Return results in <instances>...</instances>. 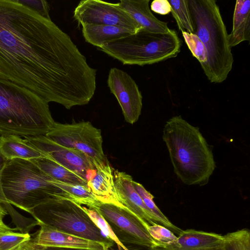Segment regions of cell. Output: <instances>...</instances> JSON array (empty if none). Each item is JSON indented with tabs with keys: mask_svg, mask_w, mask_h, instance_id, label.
Segmentation results:
<instances>
[{
	"mask_svg": "<svg viewBox=\"0 0 250 250\" xmlns=\"http://www.w3.org/2000/svg\"><path fill=\"white\" fill-rule=\"evenodd\" d=\"M28 250H89L85 249H73V248H57V247H51V248H39L34 247L31 242H30Z\"/></svg>",
	"mask_w": 250,
	"mask_h": 250,
	"instance_id": "836d02e7",
	"label": "cell"
},
{
	"mask_svg": "<svg viewBox=\"0 0 250 250\" xmlns=\"http://www.w3.org/2000/svg\"><path fill=\"white\" fill-rule=\"evenodd\" d=\"M31 215L39 225L99 242L108 247L114 245V243L104 235L82 206L70 199H62L41 205L33 210Z\"/></svg>",
	"mask_w": 250,
	"mask_h": 250,
	"instance_id": "52a82bcc",
	"label": "cell"
},
{
	"mask_svg": "<svg viewBox=\"0 0 250 250\" xmlns=\"http://www.w3.org/2000/svg\"><path fill=\"white\" fill-rule=\"evenodd\" d=\"M0 153L7 160L14 159L31 160L47 157L24 139L13 135L0 136Z\"/></svg>",
	"mask_w": 250,
	"mask_h": 250,
	"instance_id": "d6986e66",
	"label": "cell"
},
{
	"mask_svg": "<svg viewBox=\"0 0 250 250\" xmlns=\"http://www.w3.org/2000/svg\"><path fill=\"white\" fill-rule=\"evenodd\" d=\"M223 241L221 234L187 229L181 231L174 245L161 248L165 250H209L221 247Z\"/></svg>",
	"mask_w": 250,
	"mask_h": 250,
	"instance_id": "2e32d148",
	"label": "cell"
},
{
	"mask_svg": "<svg viewBox=\"0 0 250 250\" xmlns=\"http://www.w3.org/2000/svg\"><path fill=\"white\" fill-rule=\"evenodd\" d=\"M185 42L192 55L202 66L207 61V52L201 40L193 33L182 32Z\"/></svg>",
	"mask_w": 250,
	"mask_h": 250,
	"instance_id": "f1b7e54d",
	"label": "cell"
},
{
	"mask_svg": "<svg viewBox=\"0 0 250 250\" xmlns=\"http://www.w3.org/2000/svg\"><path fill=\"white\" fill-rule=\"evenodd\" d=\"M171 13L182 32L193 33L194 26L188 0H168Z\"/></svg>",
	"mask_w": 250,
	"mask_h": 250,
	"instance_id": "cb8c5ba5",
	"label": "cell"
},
{
	"mask_svg": "<svg viewBox=\"0 0 250 250\" xmlns=\"http://www.w3.org/2000/svg\"><path fill=\"white\" fill-rule=\"evenodd\" d=\"M95 208L107 222L123 244L125 243L149 249L158 247L145 225L125 208L111 204L100 203Z\"/></svg>",
	"mask_w": 250,
	"mask_h": 250,
	"instance_id": "9c48e42d",
	"label": "cell"
},
{
	"mask_svg": "<svg viewBox=\"0 0 250 250\" xmlns=\"http://www.w3.org/2000/svg\"><path fill=\"white\" fill-rule=\"evenodd\" d=\"M94 165L96 173L93 178L87 182L89 189L101 203L113 204L127 210L120 201L117 194L113 168L108 160L104 163L95 164Z\"/></svg>",
	"mask_w": 250,
	"mask_h": 250,
	"instance_id": "9a60e30c",
	"label": "cell"
},
{
	"mask_svg": "<svg viewBox=\"0 0 250 250\" xmlns=\"http://www.w3.org/2000/svg\"><path fill=\"white\" fill-rule=\"evenodd\" d=\"M250 41V0H237L233 17L232 30L228 34L229 47Z\"/></svg>",
	"mask_w": 250,
	"mask_h": 250,
	"instance_id": "ffe728a7",
	"label": "cell"
},
{
	"mask_svg": "<svg viewBox=\"0 0 250 250\" xmlns=\"http://www.w3.org/2000/svg\"><path fill=\"white\" fill-rule=\"evenodd\" d=\"M188 1L193 34L201 40L207 52V61L201 67L210 82L221 83L231 70L234 59L219 7L214 0Z\"/></svg>",
	"mask_w": 250,
	"mask_h": 250,
	"instance_id": "277c9868",
	"label": "cell"
},
{
	"mask_svg": "<svg viewBox=\"0 0 250 250\" xmlns=\"http://www.w3.org/2000/svg\"><path fill=\"white\" fill-rule=\"evenodd\" d=\"M182 44V40L173 29L159 33L142 29L98 49L123 64L144 66L177 57Z\"/></svg>",
	"mask_w": 250,
	"mask_h": 250,
	"instance_id": "8992f818",
	"label": "cell"
},
{
	"mask_svg": "<svg viewBox=\"0 0 250 250\" xmlns=\"http://www.w3.org/2000/svg\"><path fill=\"white\" fill-rule=\"evenodd\" d=\"M107 83L121 107L125 121L130 124L136 123L143 106V97L136 83L128 73L116 67L110 69Z\"/></svg>",
	"mask_w": 250,
	"mask_h": 250,
	"instance_id": "7c38bea8",
	"label": "cell"
},
{
	"mask_svg": "<svg viewBox=\"0 0 250 250\" xmlns=\"http://www.w3.org/2000/svg\"><path fill=\"white\" fill-rule=\"evenodd\" d=\"M82 208L104 235L123 250H129L118 239L109 224L95 208L83 206Z\"/></svg>",
	"mask_w": 250,
	"mask_h": 250,
	"instance_id": "484cf974",
	"label": "cell"
},
{
	"mask_svg": "<svg viewBox=\"0 0 250 250\" xmlns=\"http://www.w3.org/2000/svg\"><path fill=\"white\" fill-rule=\"evenodd\" d=\"M151 250H165L161 247H155L150 249Z\"/></svg>",
	"mask_w": 250,
	"mask_h": 250,
	"instance_id": "d590c367",
	"label": "cell"
},
{
	"mask_svg": "<svg viewBox=\"0 0 250 250\" xmlns=\"http://www.w3.org/2000/svg\"><path fill=\"white\" fill-rule=\"evenodd\" d=\"M73 18L79 25L102 24L125 28L135 32L143 29L120 5L100 0H83L74 11Z\"/></svg>",
	"mask_w": 250,
	"mask_h": 250,
	"instance_id": "30bf717a",
	"label": "cell"
},
{
	"mask_svg": "<svg viewBox=\"0 0 250 250\" xmlns=\"http://www.w3.org/2000/svg\"><path fill=\"white\" fill-rule=\"evenodd\" d=\"M163 139L167 148L175 173L187 185L205 186L215 168L211 149L198 127L181 116L165 124Z\"/></svg>",
	"mask_w": 250,
	"mask_h": 250,
	"instance_id": "7a4b0ae2",
	"label": "cell"
},
{
	"mask_svg": "<svg viewBox=\"0 0 250 250\" xmlns=\"http://www.w3.org/2000/svg\"><path fill=\"white\" fill-rule=\"evenodd\" d=\"M132 184L144 204L151 212L157 223L166 227L178 235L182 229L173 224L163 213L155 204L153 200L154 196L146 189L142 184L133 180Z\"/></svg>",
	"mask_w": 250,
	"mask_h": 250,
	"instance_id": "603a6c76",
	"label": "cell"
},
{
	"mask_svg": "<svg viewBox=\"0 0 250 250\" xmlns=\"http://www.w3.org/2000/svg\"><path fill=\"white\" fill-rule=\"evenodd\" d=\"M31 161L56 181L72 185L87 186L86 180L48 157Z\"/></svg>",
	"mask_w": 250,
	"mask_h": 250,
	"instance_id": "44dd1931",
	"label": "cell"
},
{
	"mask_svg": "<svg viewBox=\"0 0 250 250\" xmlns=\"http://www.w3.org/2000/svg\"><path fill=\"white\" fill-rule=\"evenodd\" d=\"M55 122L48 103L0 73V135H45Z\"/></svg>",
	"mask_w": 250,
	"mask_h": 250,
	"instance_id": "3957f363",
	"label": "cell"
},
{
	"mask_svg": "<svg viewBox=\"0 0 250 250\" xmlns=\"http://www.w3.org/2000/svg\"><path fill=\"white\" fill-rule=\"evenodd\" d=\"M18 1L21 4L28 7L42 17L51 20L49 16L50 7L47 1L44 0H27Z\"/></svg>",
	"mask_w": 250,
	"mask_h": 250,
	"instance_id": "f546056e",
	"label": "cell"
},
{
	"mask_svg": "<svg viewBox=\"0 0 250 250\" xmlns=\"http://www.w3.org/2000/svg\"><path fill=\"white\" fill-rule=\"evenodd\" d=\"M0 73L67 109L96 88V69L70 36L18 0H0Z\"/></svg>",
	"mask_w": 250,
	"mask_h": 250,
	"instance_id": "6da1fadb",
	"label": "cell"
},
{
	"mask_svg": "<svg viewBox=\"0 0 250 250\" xmlns=\"http://www.w3.org/2000/svg\"><path fill=\"white\" fill-rule=\"evenodd\" d=\"M54 184L66 192L71 200L81 205L95 208L101 202L96 198L87 186L72 185L55 180Z\"/></svg>",
	"mask_w": 250,
	"mask_h": 250,
	"instance_id": "7402d4cb",
	"label": "cell"
},
{
	"mask_svg": "<svg viewBox=\"0 0 250 250\" xmlns=\"http://www.w3.org/2000/svg\"><path fill=\"white\" fill-rule=\"evenodd\" d=\"M7 214L8 212L6 210L0 203V233L8 231L18 230L16 227L11 228L4 223L3 219Z\"/></svg>",
	"mask_w": 250,
	"mask_h": 250,
	"instance_id": "1f68e13d",
	"label": "cell"
},
{
	"mask_svg": "<svg viewBox=\"0 0 250 250\" xmlns=\"http://www.w3.org/2000/svg\"><path fill=\"white\" fill-rule=\"evenodd\" d=\"M25 141L47 157L78 174L87 181L94 177L96 168L83 152L61 146L45 135L25 137Z\"/></svg>",
	"mask_w": 250,
	"mask_h": 250,
	"instance_id": "8fae6325",
	"label": "cell"
},
{
	"mask_svg": "<svg viewBox=\"0 0 250 250\" xmlns=\"http://www.w3.org/2000/svg\"><path fill=\"white\" fill-rule=\"evenodd\" d=\"M114 185L119 199L126 209L139 218L147 228L157 223L149 209L135 190L132 177L113 169Z\"/></svg>",
	"mask_w": 250,
	"mask_h": 250,
	"instance_id": "5bb4252c",
	"label": "cell"
},
{
	"mask_svg": "<svg viewBox=\"0 0 250 250\" xmlns=\"http://www.w3.org/2000/svg\"><path fill=\"white\" fill-rule=\"evenodd\" d=\"M29 233L8 231L0 233V250H15L24 243L30 241Z\"/></svg>",
	"mask_w": 250,
	"mask_h": 250,
	"instance_id": "4316f807",
	"label": "cell"
},
{
	"mask_svg": "<svg viewBox=\"0 0 250 250\" xmlns=\"http://www.w3.org/2000/svg\"><path fill=\"white\" fill-rule=\"evenodd\" d=\"M149 0H121L119 4L142 27L149 32L166 33L167 23L158 19L151 12Z\"/></svg>",
	"mask_w": 250,
	"mask_h": 250,
	"instance_id": "e0dca14e",
	"label": "cell"
},
{
	"mask_svg": "<svg viewBox=\"0 0 250 250\" xmlns=\"http://www.w3.org/2000/svg\"><path fill=\"white\" fill-rule=\"evenodd\" d=\"M82 26L85 41L97 48L136 33L125 28L107 25L85 24Z\"/></svg>",
	"mask_w": 250,
	"mask_h": 250,
	"instance_id": "ac0fdd59",
	"label": "cell"
},
{
	"mask_svg": "<svg viewBox=\"0 0 250 250\" xmlns=\"http://www.w3.org/2000/svg\"><path fill=\"white\" fill-rule=\"evenodd\" d=\"M223 250H250V231L243 229L223 235Z\"/></svg>",
	"mask_w": 250,
	"mask_h": 250,
	"instance_id": "d4e9b609",
	"label": "cell"
},
{
	"mask_svg": "<svg viewBox=\"0 0 250 250\" xmlns=\"http://www.w3.org/2000/svg\"><path fill=\"white\" fill-rule=\"evenodd\" d=\"M150 7L152 11L163 15L171 12V7L168 0H154L151 2Z\"/></svg>",
	"mask_w": 250,
	"mask_h": 250,
	"instance_id": "4dcf8cb0",
	"label": "cell"
},
{
	"mask_svg": "<svg viewBox=\"0 0 250 250\" xmlns=\"http://www.w3.org/2000/svg\"><path fill=\"white\" fill-rule=\"evenodd\" d=\"M54 181L32 161L14 159L7 160L2 170L1 187L7 202L31 214L41 205L70 199Z\"/></svg>",
	"mask_w": 250,
	"mask_h": 250,
	"instance_id": "5b68a950",
	"label": "cell"
},
{
	"mask_svg": "<svg viewBox=\"0 0 250 250\" xmlns=\"http://www.w3.org/2000/svg\"><path fill=\"white\" fill-rule=\"evenodd\" d=\"M45 136L61 146L83 152L94 164L104 163L108 160L103 149L101 129L90 122L70 124L55 123Z\"/></svg>",
	"mask_w": 250,
	"mask_h": 250,
	"instance_id": "ba28073f",
	"label": "cell"
},
{
	"mask_svg": "<svg viewBox=\"0 0 250 250\" xmlns=\"http://www.w3.org/2000/svg\"><path fill=\"white\" fill-rule=\"evenodd\" d=\"M146 229L151 237L158 244V247L173 245L177 240V236L173 232L159 224L148 225Z\"/></svg>",
	"mask_w": 250,
	"mask_h": 250,
	"instance_id": "83f0119b",
	"label": "cell"
},
{
	"mask_svg": "<svg viewBox=\"0 0 250 250\" xmlns=\"http://www.w3.org/2000/svg\"><path fill=\"white\" fill-rule=\"evenodd\" d=\"M39 226L40 229L30 240L34 247L89 250H107L109 248L102 243L63 232L43 224Z\"/></svg>",
	"mask_w": 250,
	"mask_h": 250,
	"instance_id": "4fadbf2b",
	"label": "cell"
},
{
	"mask_svg": "<svg viewBox=\"0 0 250 250\" xmlns=\"http://www.w3.org/2000/svg\"><path fill=\"white\" fill-rule=\"evenodd\" d=\"M222 250V246H221V247H218V248H214V249H211V250Z\"/></svg>",
	"mask_w": 250,
	"mask_h": 250,
	"instance_id": "8d00e7d4",
	"label": "cell"
},
{
	"mask_svg": "<svg viewBox=\"0 0 250 250\" xmlns=\"http://www.w3.org/2000/svg\"><path fill=\"white\" fill-rule=\"evenodd\" d=\"M113 245L112 246L109 247L107 249V250H123V249L121 247H120V246H117V248H115V249L113 248Z\"/></svg>",
	"mask_w": 250,
	"mask_h": 250,
	"instance_id": "e575fe53",
	"label": "cell"
},
{
	"mask_svg": "<svg viewBox=\"0 0 250 250\" xmlns=\"http://www.w3.org/2000/svg\"><path fill=\"white\" fill-rule=\"evenodd\" d=\"M7 160L0 153V203L7 202L3 194L1 187V175Z\"/></svg>",
	"mask_w": 250,
	"mask_h": 250,
	"instance_id": "d6a6232c",
	"label": "cell"
}]
</instances>
